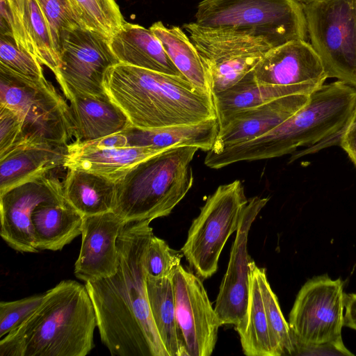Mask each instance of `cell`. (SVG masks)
I'll list each match as a JSON object with an SVG mask.
<instances>
[{"instance_id":"obj_1","label":"cell","mask_w":356,"mask_h":356,"mask_svg":"<svg viewBox=\"0 0 356 356\" xmlns=\"http://www.w3.org/2000/svg\"><path fill=\"white\" fill-rule=\"evenodd\" d=\"M151 220L129 221L117 240L118 267L111 276L85 282L102 343L111 355L168 356L148 302L145 257Z\"/></svg>"},{"instance_id":"obj_2","label":"cell","mask_w":356,"mask_h":356,"mask_svg":"<svg viewBox=\"0 0 356 356\" xmlns=\"http://www.w3.org/2000/svg\"><path fill=\"white\" fill-rule=\"evenodd\" d=\"M104 84L132 127L161 128L217 118L212 95L182 76L118 63L107 70Z\"/></svg>"},{"instance_id":"obj_3","label":"cell","mask_w":356,"mask_h":356,"mask_svg":"<svg viewBox=\"0 0 356 356\" xmlns=\"http://www.w3.org/2000/svg\"><path fill=\"white\" fill-rule=\"evenodd\" d=\"M356 108V88L337 81L323 84L284 122L248 142L207 152L204 164L220 169L240 161L282 156L300 147L338 138Z\"/></svg>"},{"instance_id":"obj_4","label":"cell","mask_w":356,"mask_h":356,"mask_svg":"<svg viewBox=\"0 0 356 356\" xmlns=\"http://www.w3.org/2000/svg\"><path fill=\"white\" fill-rule=\"evenodd\" d=\"M96 327L85 284L63 280L44 293L28 320L1 339V348L11 356H86L95 347Z\"/></svg>"},{"instance_id":"obj_5","label":"cell","mask_w":356,"mask_h":356,"mask_svg":"<svg viewBox=\"0 0 356 356\" xmlns=\"http://www.w3.org/2000/svg\"><path fill=\"white\" fill-rule=\"evenodd\" d=\"M194 146L169 148L138 163L115 181L113 212L125 222L168 216L193 184Z\"/></svg>"},{"instance_id":"obj_6","label":"cell","mask_w":356,"mask_h":356,"mask_svg":"<svg viewBox=\"0 0 356 356\" xmlns=\"http://www.w3.org/2000/svg\"><path fill=\"white\" fill-rule=\"evenodd\" d=\"M191 24L206 33L250 37L271 49L308 37L297 0H202Z\"/></svg>"},{"instance_id":"obj_7","label":"cell","mask_w":356,"mask_h":356,"mask_svg":"<svg viewBox=\"0 0 356 356\" xmlns=\"http://www.w3.org/2000/svg\"><path fill=\"white\" fill-rule=\"evenodd\" d=\"M0 105L19 118L24 144L70 143L69 104L45 77L29 79L0 65Z\"/></svg>"},{"instance_id":"obj_8","label":"cell","mask_w":356,"mask_h":356,"mask_svg":"<svg viewBox=\"0 0 356 356\" xmlns=\"http://www.w3.org/2000/svg\"><path fill=\"white\" fill-rule=\"evenodd\" d=\"M248 200L239 180L219 186L193 221L181 252L196 274L207 279L218 269L221 252L237 231Z\"/></svg>"},{"instance_id":"obj_9","label":"cell","mask_w":356,"mask_h":356,"mask_svg":"<svg viewBox=\"0 0 356 356\" xmlns=\"http://www.w3.org/2000/svg\"><path fill=\"white\" fill-rule=\"evenodd\" d=\"M308 35L327 78L356 88V0L304 4Z\"/></svg>"},{"instance_id":"obj_10","label":"cell","mask_w":356,"mask_h":356,"mask_svg":"<svg viewBox=\"0 0 356 356\" xmlns=\"http://www.w3.org/2000/svg\"><path fill=\"white\" fill-rule=\"evenodd\" d=\"M345 296L341 280L327 275L301 287L289 316L293 351L297 346L343 343Z\"/></svg>"},{"instance_id":"obj_11","label":"cell","mask_w":356,"mask_h":356,"mask_svg":"<svg viewBox=\"0 0 356 356\" xmlns=\"http://www.w3.org/2000/svg\"><path fill=\"white\" fill-rule=\"evenodd\" d=\"M109 38L82 27L64 32L54 75L65 96L74 92L94 96L107 94L104 84L106 73L119 63Z\"/></svg>"},{"instance_id":"obj_12","label":"cell","mask_w":356,"mask_h":356,"mask_svg":"<svg viewBox=\"0 0 356 356\" xmlns=\"http://www.w3.org/2000/svg\"><path fill=\"white\" fill-rule=\"evenodd\" d=\"M184 28L207 69L212 95L236 84L271 49L263 41L248 36L205 33L191 23Z\"/></svg>"},{"instance_id":"obj_13","label":"cell","mask_w":356,"mask_h":356,"mask_svg":"<svg viewBox=\"0 0 356 356\" xmlns=\"http://www.w3.org/2000/svg\"><path fill=\"white\" fill-rule=\"evenodd\" d=\"M56 170L33 178L0 193L2 238L20 252H38L32 233L31 217L41 204L66 201Z\"/></svg>"},{"instance_id":"obj_14","label":"cell","mask_w":356,"mask_h":356,"mask_svg":"<svg viewBox=\"0 0 356 356\" xmlns=\"http://www.w3.org/2000/svg\"><path fill=\"white\" fill-rule=\"evenodd\" d=\"M179 327L186 356L212 354L222 325L199 277L179 265L172 275Z\"/></svg>"},{"instance_id":"obj_15","label":"cell","mask_w":356,"mask_h":356,"mask_svg":"<svg viewBox=\"0 0 356 356\" xmlns=\"http://www.w3.org/2000/svg\"><path fill=\"white\" fill-rule=\"evenodd\" d=\"M269 198L254 197L248 200L233 243L227 271L218 294L215 311L222 325H238L246 314L253 261L248 252L250 227Z\"/></svg>"},{"instance_id":"obj_16","label":"cell","mask_w":356,"mask_h":356,"mask_svg":"<svg viewBox=\"0 0 356 356\" xmlns=\"http://www.w3.org/2000/svg\"><path fill=\"white\" fill-rule=\"evenodd\" d=\"M125 223L113 211L83 217L81 245L74 270L77 278L87 282L116 273L117 240Z\"/></svg>"},{"instance_id":"obj_17","label":"cell","mask_w":356,"mask_h":356,"mask_svg":"<svg viewBox=\"0 0 356 356\" xmlns=\"http://www.w3.org/2000/svg\"><path fill=\"white\" fill-rule=\"evenodd\" d=\"M256 81L272 86L324 84L321 60L307 40H295L268 50L253 70Z\"/></svg>"},{"instance_id":"obj_18","label":"cell","mask_w":356,"mask_h":356,"mask_svg":"<svg viewBox=\"0 0 356 356\" xmlns=\"http://www.w3.org/2000/svg\"><path fill=\"white\" fill-rule=\"evenodd\" d=\"M311 94H294L234 112L219 122L211 150L243 143L263 136L300 110Z\"/></svg>"},{"instance_id":"obj_19","label":"cell","mask_w":356,"mask_h":356,"mask_svg":"<svg viewBox=\"0 0 356 356\" xmlns=\"http://www.w3.org/2000/svg\"><path fill=\"white\" fill-rule=\"evenodd\" d=\"M0 1V35L13 37L19 47L33 54L54 74L59 57L36 0Z\"/></svg>"},{"instance_id":"obj_20","label":"cell","mask_w":356,"mask_h":356,"mask_svg":"<svg viewBox=\"0 0 356 356\" xmlns=\"http://www.w3.org/2000/svg\"><path fill=\"white\" fill-rule=\"evenodd\" d=\"M73 142L84 143L122 132L131 126L124 111L108 94L94 96L76 92L65 96Z\"/></svg>"},{"instance_id":"obj_21","label":"cell","mask_w":356,"mask_h":356,"mask_svg":"<svg viewBox=\"0 0 356 356\" xmlns=\"http://www.w3.org/2000/svg\"><path fill=\"white\" fill-rule=\"evenodd\" d=\"M165 149H168L104 147L91 142H71L67 146L64 168L91 172L116 181L138 163Z\"/></svg>"},{"instance_id":"obj_22","label":"cell","mask_w":356,"mask_h":356,"mask_svg":"<svg viewBox=\"0 0 356 356\" xmlns=\"http://www.w3.org/2000/svg\"><path fill=\"white\" fill-rule=\"evenodd\" d=\"M68 144H24L0 159V193L64 168Z\"/></svg>"},{"instance_id":"obj_23","label":"cell","mask_w":356,"mask_h":356,"mask_svg":"<svg viewBox=\"0 0 356 356\" xmlns=\"http://www.w3.org/2000/svg\"><path fill=\"white\" fill-rule=\"evenodd\" d=\"M109 42L119 63L184 77L149 29L125 22Z\"/></svg>"},{"instance_id":"obj_24","label":"cell","mask_w":356,"mask_h":356,"mask_svg":"<svg viewBox=\"0 0 356 356\" xmlns=\"http://www.w3.org/2000/svg\"><path fill=\"white\" fill-rule=\"evenodd\" d=\"M219 130L217 118L200 123L153 129L129 127L121 133L125 136L127 147L169 149L180 146H194L209 152L213 147Z\"/></svg>"},{"instance_id":"obj_25","label":"cell","mask_w":356,"mask_h":356,"mask_svg":"<svg viewBox=\"0 0 356 356\" xmlns=\"http://www.w3.org/2000/svg\"><path fill=\"white\" fill-rule=\"evenodd\" d=\"M83 216L67 202L44 204L31 217L34 245L40 251L62 250L81 234Z\"/></svg>"},{"instance_id":"obj_26","label":"cell","mask_w":356,"mask_h":356,"mask_svg":"<svg viewBox=\"0 0 356 356\" xmlns=\"http://www.w3.org/2000/svg\"><path fill=\"white\" fill-rule=\"evenodd\" d=\"M321 86L313 83L294 86L259 84L256 81L252 70L232 88L212 96L219 122L234 112L260 106L284 96L311 94Z\"/></svg>"},{"instance_id":"obj_27","label":"cell","mask_w":356,"mask_h":356,"mask_svg":"<svg viewBox=\"0 0 356 356\" xmlns=\"http://www.w3.org/2000/svg\"><path fill=\"white\" fill-rule=\"evenodd\" d=\"M67 170L63 195L74 209L83 217L113 211L115 181L83 170Z\"/></svg>"},{"instance_id":"obj_28","label":"cell","mask_w":356,"mask_h":356,"mask_svg":"<svg viewBox=\"0 0 356 356\" xmlns=\"http://www.w3.org/2000/svg\"><path fill=\"white\" fill-rule=\"evenodd\" d=\"M171 277L161 279L146 277L148 302L154 325L168 356H186L177 318Z\"/></svg>"},{"instance_id":"obj_29","label":"cell","mask_w":356,"mask_h":356,"mask_svg":"<svg viewBox=\"0 0 356 356\" xmlns=\"http://www.w3.org/2000/svg\"><path fill=\"white\" fill-rule=\"evenodd\" d=\"M149 29L182 75L196 88L211 94L208 73L200 54L182 29L179 26L168 28L161 22L154 23Z\"/></svg>"},{"instance_id":"obj_30","label":"cell","mask_w":356,"mask_h":356,"mask_svg":"<svg viewBox=\"0 0 356 356\" xmlns=\"http://www.w3.org/2000/svg\"><path fill=\"white\" fill-rule=\"evenodd\" d=\"M254 261L250 265L248 305L244 319L235 326L248 356H275Z\"/></svg>"},{"instance_id":"obj_31","label":"cell","mask_w":356,"mask_h":356,"mask_svg":"<svg viewBox=\"0 0 356 356\" xmlns=\"http://www.w3.org/2000/svg\"><path fill=\"white\" fill-rule=\"evenodd\" d=\"M275 356L293 355V343L289 323L285 320L277 298L267 280L266 270L255 265Z\"/></svg>"},{"instance_id":"obj_32","label":"cell","mask_w":356,"mask_h":356,"mask_svg":"<svg viewBox=\"0 0 356 356\" xmlns=\"http://www.w3.org/2000/svg\"><path fill=\"white\" fill-rule=\"evenodd\" d=\"M85 27L111 37L125 22L115 0H70Z\"/></svg>"},{"instance_id":"obj_33","label":"cell","mask_w":356,"mask_h":356,"mask_svg":"<svg viewBox=\"0 0 356 356\" xmlns=\"http://www.w3.org/2000/svg\"><path fill=\"white\" fill-rule=\"evenodd\" d=\"M49 27L54 48L59 57L65 31L86 28L70 0H36Z\"/></svg>"},{"instance_id":"obj_34","label":"cell","mask_w":356,"mask_h":356,"mask_svg":"<svg viewBox=\"0 0 356 356\" xmlns=\"http://www.w3.org/2000/svg\"><path fill=\"white\" fill-rule=\"evenodd\" d=\"M0 65L29 79L44 77L39 60L11 36L0 35Z\"/></svg>"},{"instance_id":"obj_35","label":"cell","mask_w":356,"mask_h":356,"mask_svg":"<svg viewBox=\"0 0 356 356\" xmlns=\"http://www.w3.org/2000/svg\"><path fill=\"white\" fill-rule=\"evenodd\" d=\"M183 255L182 252L172 249L164 240L153 234L145 257L146 277L152 279L171 277L181 265Z\"/></svg>"},{"instance_id":"obj_36","label":"cell","mask_w":356,"mask_h":356,"mask_svg":"<svg viewBox=\"0 0 356 356\" xmlns=\"http://www.w3.org/2000/svg\"><path fill=\"white\" fill-rule=\"evenodd\" d=\"M44 294L14 301L0 302V337L8 334L28 320L41 305Z\"/></svg>"},{"instance_id":"obj_37","label":"cell","mask_w":356,"mask_h":356,"mask_svg":"<svg viewBox=\"0 0 356 356\" xmlns=\"http://www.w3.org/2000/svg\"><path fill=\"white\" fill-rule=\"evenodd\" d=\"M24 145L22 122L12 110L0 105V159Z\"/></svg>"},{"instance_id":"obj_38","label":"cell","mask_w":356,"mask_h":356,"mask_svg":"<svg viewBox=\"0 0 356 356\" xmlns=\"http://www.w3.org/2000/svg\"><path fill=\"white\" fill-rule=\"evenodd\" d=\"M339 142L356 167V108L343 129Z\"/></svg>"},{"instance_id":"obj_39","label":"cell","mask_w":356,"mask_h":356,"mask_svg":"<svg viewBox=\"0 0 356 356\" xmlns=\"http://www.w3.org/2000/svg\"><path fill=\"white\" fill-rule=\"evenodd\" d=\"M344 325L356 330V294L345 296Z\"/></svg>"},{"instance_id":"obj_40","label":"cell","mask_w":356,"mask_h":356,"mask_svg":"<svg viewBox=\"0 0 356 356\" xmlns=\"http://www.w3.org/2000/svg\"><path fill=\"white\" fill-rule=\"evenodd\" d=\"M297 1H299L301 4L304 5V4L310 3L311 1H312L314 0H297Z\"/></svg>"}]
</instances>
